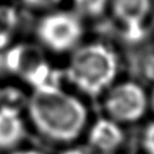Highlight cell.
Returning <instances> with one entry per match:
<instances>
[{
	"mask_svg": "<svg viewBox=\"0 0 154 154\" xmlns=\"http://www.w3.org/2000/svg\"><path fill=\"white\" fill-rule=\"evenodd\" d=\"M118 70L119 59L116 52L105 43L93 42L72 53L66 77L84 94L96 96L112 85Z\"/></svg>",
	"mask_w": 154,
	"mask_h": 154,
	"instance_id": "7a4b0ae2",
	"label": "cell"
},
{
	"mask_svg": "<svg viewBox=\"0 0 154 154\" xmlns=\"http://www.w3.org/2000/svg\"><path fill=\"white\" fill-rule=\"evenodd\" d=\"M149 106L152 107V109L154 112V87H153L152 93H150V96H149Z\"/></svg>",
	"mask_w": 154,
	"mask_h": 154,
	"instance_id": "9a60e30c",
	"label": "cell"
},
{
	"mask_svg": "<svg viewBox=\"0 0 154 154\" xmlns=\"http://www.w3.org/2000/svg\"><path fill=\"white\" fill-rule=\"evenodd\" d=\"M37 36L45 47L63 53L73 49L83 36V24L76 12L57 11L41 18Z\"/></svg>",
	"mask_w": 154,
	"mask_h": 154,
	"instance_id": "3957f363",
	"label": "cell"
},
{
	"mask_svg": "<svg viewBox=\"0 0 154 154\" xmlns=\"http://www.w3.org/2000/svg\"><path fill=\"white\" fill-rule=\"evenodd\" d=\"M60 154H96L88 146H69Z\"/></svg>",
	"mask_w": 154,
	"mask_h": 154,
	"instance_id": "4fadbf2b",
	"label": "cell"
},
{
	"mask_svg": "<svg viewBox=\"0 0 154 154\" xmlns=\"http://www.w3.org/2000/svg\"><path fill=\"white\" fill-rule=\"evenodd\" d=\"M25 137V123L13 106H0V149L14 150Z\"/></svg>",
	"mask_w": 154,
	"mask_h": 154,
	"instance_id": "52a82bcc",
	"label": "cell"
},
{
	"mask_svg": "<svg viewBox=\"0 0 154 154\" xmlns=\"http://www.w3.org/2000/svg\"><path fill=\"white\" fill-rule=\"evenodd\" d=\"M142 148L146 154H154V122L149 123L143 130Z\"/></svg>",
	"mask_w": 154,
	"mask_h": 154,
	"instance_id": "8fae6325",
	"label": "cell"
},
{
	"mask_svg": "<svg viewBox=\"0 0 154 154\" xmlns=\"http://www.w3.org/2000/svg\"><path fill=\"white\" fill-rule=\"evenodd\" d=\"M149 97L144 89L135 82H122L113 85L105 99L108 117L119 124L135 123L147 112Z\"/></svg>",
	"mask_w": 154,
	"mask_h": 154,
	"instance_id": "277c9868",
	"label": "cell"
},
{
	"mask_svg": "<svg viewBox=\"0 0 154 154\" xmlns=\"http://www.w3.org/2000/svg\"><path fill=\"white\" fill-rule=\"evenodd\" d=\"M117 20L129 31L140 30L152 8L150 0H109Z\"/></svg>",
	"mask_w": 154,
	"mask_h": 154,
	"instance_id": "ba28073f",
	"label": "cell"
},
{
	"mask_svg": "<svg viewBox=\"0 0 154 154\" xmlns=\"http://www.w3.org/2000/svg\"><path fill=\"white\" fill-rule=\"evenodd\" d=\"M7 65L11 71L34 85V89L45 85H57L49 77H53L48 63L42 52L30 45H22L13 48L7 55Z\"/></svg>",
	"mask_w": 154,
	"mask_h": 154,
	"instance_id": "5b68a950",
	"label": "cell"
},
{
	"mask_svg": "<svg viewBox=\"0 0 154 154\" xmlns=\"http://www.w3.org/2000/svg\"><path fill=\"white\" fill-rule=\"evenodd\" d=\"M10 154H47V153L37 148H17L14 150H11Z\"/></svg>",
	"mask_w": 154,
	"mask_h": 154,
	"instance_id": "5bb4252c",
	"label": "cell"
},
{
	"mask_svg": "<svg viewBox=\"0 0 154 154\" xmlns=\"http://www.w3.org/2000/svg\"><path fill=\"white\" fill-rule=\"evenodd\" d=\"M14 16L11 10L0 6V47L5 45L8 40L13 26H14Z\"/></svg>",
	"mask_w": 154,
	"mask_h": 154,
	"instance_id": "30bf717a",
	"label": "cell"
},
{
	"mask_svg": "<svg viewBox=\"0 0 154 154\" xmlns=\"http://www.w3.org/2000/svg\"><path fill=\"white\" fill-rule=\"evenodd\" d=\"M26 6L32 8H49L58 5L61 0H22Z\"/></svg>",
	"mask_w": 154,
	"mask_h": 154,
	"instance_id": "7c38bea8",
	"label": "cell"
},
{
	"mask_svg": "<svg viewBox=\"0 0 154 154\" xmlns=\"http://www.w3.org/2000/svg\"><path fill=\"white\" fill-rule=\"evenodd\" d=\"M87 140L88 147L96 154H112L122 147L125 135L120 124L108 117L100 118L90 125Z\"/></svg>",
	"mask_w": 154,
	"mask_h": 154,
	"instance_id": "8992f818",
	"label": "cell"
},
{
	"mask_svg": "<svg viewBox=\"0 0 154 154\" xmlns=\"http://www.w3.org/2000/svg\"><path fill=\"white\" fill-rule=\"evenodd\" d=\"M28 116L43 138L61 144L78 140L88 124L84 103L58 85L34 89L28 100Z\"/></svg>",
	"mask_w": 154,
	"mask_h": 154,
	"instance_id": "6da1fadb",
	"label": "cell"
},
{
	"mask_svg": "<svg viewBox=\"0 0 154 154\" xmlns=\"http://www.w3.org/2000/svg\"><path fill=\"white\" fill-rule=\"evenodd\" d=\"M109 0H73L76 13L81 17H97L103 13Z\"/></svg>",
	"mask_w": 154,
	"mask_h": 154,
	"instance_id": "9c48e42d",
	"label": "cell"
}]
</instances>
